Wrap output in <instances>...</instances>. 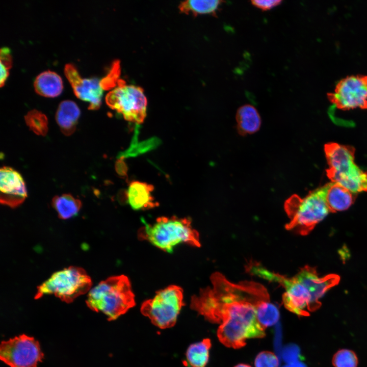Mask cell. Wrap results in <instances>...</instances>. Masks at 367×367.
<instances>
[{"instance_id": "obj_1", "label": "cell", "mask_w": 367, "mask_h": 367, "mask_svg": "<svg viewBox=\"0 0 367 367\" xmlns=\"http://www.w3.org/2000/svg\"><path fill=\"white\" fill-rule=\"evenodd\" d=\"M211 281L212 287L192 297L190 307L208 321L220 324V342L239 349L248 338L264 337L265 329L257 321L254 304L242 281L233 283L219 272L212 275Z\"/></svg>"}, {"instance_id": "obj_2", "label": "cell", "mask_w": 367, "mask_h": 367, "mask_svg": "<svg viewBox=\"0 0 367 367\" xmlns=\"http://www.w3.org/2000/svg\"><path fill=\"white\" fill-rule=\"evenodd\" d=\"M86 304L91 310L102 312L108 320H116L135 305L128 278L119 275L101 281L89 291Z\"/></svg>"}, {"instance_id": "obj_3", "label": "cell", "mask_w": 367, "mask_h": 367, "mask_svg": "<svg viewBox=\"0 0 367 367\" xmlns=\"http://www.w3.org/2000/svg\"><path fill=\"white\" fill-rule=\"evenodd\" d=\"M143 222L138 231L139 239L147 241L167 252H172L174 247L181 243L198 247L201 245L199 234L192 227L189 218L161 217L152 224Z\"/></svg>"}, {"instance_id": "obj_4", "label": "cell", "mask_w": 367, "mask_h": 367, "mask_svg": "<svg viewBox=\"0 0 367 367\" xmlns=\"http://www.w3.org/2000/svg\"><path fill=\"white\" fill-rule=\"evenodd\" d=\"M324 151L329 166L326 174L332 182L341 185L355 194L367 192V172L355 163L353 147L328 143L324 146Z\"/></svg>"}, {"instance_id": "obj_5", "label": "cell", "mask_w": 367, "mask_h": 367, "mask_svg": "<svg viewBox=\"0 0 367 367\" xmlns=\"http://www.w3.org/2000/svg\"><path fill=\"white\" fill-rule=\"evenodd\" d=\"M284 208L290 219L286 229L303 235L309 233L330 212L323 186L310 191L304 198L292 195L285 201Z\"/></svg>"}, {"instance_id": "obj_6", "label": "cell", "mask_w": 367, "mask_h": 367, "mask_svg": "<svg viewBox=\"0 0 367 367\" xmlns=\"http://www.w3.org/2000/svg\"><path fill=\"white\" fill-rule=\"evenodd\" d=\"M92 281L82 268L70 266L54 273L37 287L35 298L54 295L66 303L90 291Z\"/></svg>"}, {"instance_id": "obj_7", "label": "cell", "mask_w": 367, "mask_h": 367, "mask_svg": "<svg viewBox=\"0 0 367 367\" xmlns=\"http://www.w3.org/2000/svg\"><path fill=\"white\" fill-rule=\"evenodd\" d=\"M184 305L182 290L178 286L170 285L158 291L153 298L144 301L141 312L153 324L166 329L175 325Z\"/></svg>"}, {"instance_id": "obj_8", "label": "cell", "mask_w": 367, "mask_h": 367, "mask_svg": "<svg viewBox=\"0 0 367 367\" xmlns=\"http://www.w3.org/2000/svg\"><path fill=\"white\" fill-rule=\"evenodd\" d=\"M106 101L110 108L121 114L128 121L140 124L146 117L147 101L143 89L126 85L121 79L106 95Z\"/></svg>"}, {"instance_id": "obj_9", "label": "cell", "mask_w": 367, "mask_h": 367, "mask_svg": "<svg viewBox=\"0 0 367 367\" xmlns=\"http://www.w3.org/2000/svg\"><path fill=\"white\" fill-rule=\"evenodd\" d=\"M43 356L39 342L25 334L3 341L0 346L1 360L10 367H36Z\"/></svg>"}, {"instance_id": "obj_10", "label": "cell", "mask_w": 367, "mask_h": 367, "mask_svg": "<svg viewBox=\"0 0 367 367\" xmlns=\"http://www.w3.org/2000/svg\"><path fill=\"white\" fill-rule=\"evenodd\" d=\"M327 96L340 110L367 109V75H352L342 78Z\"/></svg>"}, {"instance_id": "obj_11", "label": "cell", "mask_w": 367, "mask_h": 367, "mask_svg": "<svg viewBox=\"0 0 367 367\" xmlns=\"http://www.w3.org/2000/svg\"><path fill=\"white\" fill-rule=\"evenodd\" d=\"M271 281L278 283L285 289L282 301L287 310L301 316H308L309 311H313L309 291L295 276L290 278L274 273Z\"/></svg>"}, {"instance_id": "obj_12", "label": "cell", "mask_w": 367, "mask_h": 367, "mask_svg": "<svg viewBox=\"0 0 367 367\" xmlns=\"http://www.w3.org/2000/svg\"><path fill=\"white\" fill-rule=\"evenodd\" d=\"M64 72L76 96L89 102V110L98 109L101 103L103 91L100 85V80L95 77L82 78L75 66L71 63L65 65Z\"/></svg>"}, {"instance_id": "obj_13", "label": "cell", "mask_w": 367, "mask_h": 367, "mask_svg": "<svg viewBox=\"0 0 367 367\" xmlns=\"http://www.w3.org/2000/svg\"><path fill=\"white\" fill-rule=\"evenodd\" d=\"M1 203L14 208L21 204L28 196L24 179L11 167L4 166L0 171Z\"/></svg>"}, {"instance_id": "obj_14", "label": "cell", "mask_w": 367, "mask_h": 367, "mask_svg": "<svg viewBox=\"0 0 367 367\" xmlns=\"http://www.w3.org/2000/svg\"><path fill=\"white\" fill-rule=\"evenodd\" d=\"M295 277L309 291L313 310L320 306L319 299L328 290L337 284L339 281V277L336 274L320 277L316 269L308 266L302 268Z\"/></svg>"}, {"instance_id": "obj_15", "label": "cell", "mask_w": 367, "mask_h": 367, "mask_svg": "<svg viewBox=\"0 0 367 367\" xmlns=\"http://www.w3.org/2000/svg\"><path fill=\"white\" fill-rule=\"evenodd\" d=\"M154 187L151 185L140 181H133L128 186L125 194L127 202L135 210H144L159 206V203L154 201L151 193Z\"/></svg>"}, {"instance_id": "obj_16", "label": "cell", "mask_w": 367, "mask_h": 367, "mask_svg": "<svg viewBox=\"0 0 367 367\" xmlns=\"http://www.w3.org/2000/svg\"><path fill=\"white\" fill-rule=\"evenodd\" d=\"M323 187L325 201L330 212L346 210L354 201L355 193L339 184L332 182Z\"/></svg>"}, {"instance_id": "obj_17", "label": "cell", "mask_w": 367, "mask_h": 367, "mask_svg": "<svg viewBox=\"0 0 367 367\" xmlns=\"http://www.w3.org/2000/svg\"><path fill=\"white\" fill-rule=\"evenodd\" d=\"M80 114V110L74 101L65 100L60 103L56 120L64 135L70 136L74 132Z\"/></svg>"}, {"instance_id": "obj_18", "label": "cell", "mask_w": 367, "mask_h": 367, "mask_svg": "<svg viewBox=\"0 0 367 367\" xmlns=\"http://www.w3.org/2000/svg\"><path fill=\"white\" fill-rule=\"evenodd\" d=\"M237 129L241 136L253 134L260 128L261 120L257 109L252 105L244 104L237 111Z\"/></svg>"}, {"instance_id": "obj_19", "label": "cell", "mask_w": 367, "mask_h": 367, "mask_svg": "<svg viewBox=\"0 0 367 367\" xmlns=\"http://www.w3.org/2000/svg\"><path fill=\"white\" fill-rule=\"evenodd\" d=\"M34 86L37 94L46 97L58 96L63 88L61 76L50 70L44 71L38 74L35 80Z\"/></svg>"}, {"instance_id": "obj_20", "label": "cell", "mask_w": 367, "mask_h": 367, "mask_svg": "<svg viewBox=\"0 0 367 367\" xmlns=\"http://www.w3.org/2000/svg\"><path fill=\"white\" fill-rule=\"evenodd\" d=\"M52 205L58 217L66 220L77 215L81 208L82 202L70 194H63L55 196L52 200Z\"/></svg>"}, {"instance_id": "obj_21", "label": "cell", "mask_w": 367, "mask_h": 367, "mask_svg": "<svg viewBox=\"0 0 367 367\" xmlns=\"http://www.w3.org/2000/svg\"><path fill=\"white\" fill-rule=\"evenodd\" d=\"M211 345L209 338L191 344L186 352V359L190 365L192 367H205L208 361Z\"/></svg>"}, {"instance_id": "obj_22", "label": "cell", "mask_w": 367, "mask_h": 367, "mask_svg": "<svg viewBox=\"0 0 367 367\" xmlns=\"http://www.w3.org/2000/svg\"><path fill=\"white\" fill-rule=\"evenodd\" d=\"M223 2L217 0H189L182 2L179 6L181 12L194 15L211 14L216 15L217 10Z\"/></svg>"}, {"instance_id": "obj_23", "label": "cell", "mask_w": 367, "mask_h": 367, "mask_svg": "<svg viewBox=\"0 0 367 367\" xmlns=\"http://www.w3.org/2000/svg\"><path fill=\"white\" fill-rule=\"evenodd\" d=\"M24 120L30 130L38 135L44 136L48 132V120L45 114L37 110L30 111Z\"/></svg>"}, {"instance_id": "obj_24", "label": "cell", "mask_w": 367, "mask_h": 367, "mask_svg": "<svg viewBox=\"0 0 367 367\" xmlns=\"http://www.w3.org/2000/svg\"><path fill=\"white\" fill-rule=\"evenodd\" d=\"M138 134V130L136 129L130 147L124 152L120 153L118 155V158L123 157L125 158L141 154L154 149L160 143V140L154 137L138 143L137 142Z\"/></svg>"}, {"instance_id": "obj_25", "label": "cell", "mask_w": 367, "mask_h": 367, "mask_svg": "<svg viewBox=\"0 0 367 367\" xmlns=\"http://www.w3.org/2000/svg\"><path fill=\"white\" fill-rule=\"evenodd\" d=\"M332 363L334 367H357L358 359L352 351L342 349L335 354Z\"/></svg>"}, {"instance_id": "obj_26", "label": "cell", "mask_w": 367, "mask_h": 367, "mask_svg": "<svg viewBox=\"0 0 367 367\" xmlns=\"http://www.w3.org/2000/svg\"><path fill=\"white\" fill-rule=\"evenodd\" d=\"M120 73V64L118 61L113 62L111 70L106 76L100 81L103 90H110L117 86Z\"/></svg>"}, {"instance_id": "obj_27", "label": "cell", "mask_w": 367, "mask_h": 367, "mask_svg": "<svg viewBox=\"0 0 367 367\" xmlns=\"http://www.w3.org/2000/svg\"><path fill=\"white\" fill-rule=\"evenodd\" d=\"M1 87L4 86L9 75V70L12 66V59L10 49L6 47L1 49Z\"/></svg>"}, {"instance_id": "obj_28", "label": "cell", "mask_w": 367, "mask_h": 367, "mask_svg": "<svg viewBox=\"0 0 367 367\" xmlns=\"http://www.w3.org/2000/svg\"><path fill=\"white\" fill-rule=\"evenodd\" d=\"M254 364L255 367H278L279 361L273 352L263 351L256 356Z\"/></svg>"}, {"instance_id": "obj_29", "label": "cell", "mask_w": 367, "mask_h": 367, "mask_svg": "<svg viewBox=\"0 0 367 367\" xmlns=\"http://www.w3.org/2000/svg\"><path fill=\"white\" fill-rule=\"evenodd\" d=\"M300 350L299 347L293 344L286 345L281 352V357L286 364L299 361Z\"/></svg>"}, {"instance_id": "obj_30", "label": "cell", "mask_w": 367, "mask_h": 367, "mask_svg": "<svg viewBox=\"0 0 367 367\" xmlns=\"http://www.w3.org/2000/svg\"><path fill=\"white\" fill-rule=\"evenodd\" d=\"M251 3L255 7L263 11H267L280 5L282 1L278 0H256L252 1Z\"/></svg>"}, {"instance_id": "obj_31", "label": "cell", "mask_w": 367, "mask_h": 367, "mask_svg": "<svg viewBox=\"0 0 367 367\" xmlns=\"http://www.w3.org/2000/svg\"><path fill=\"white\" fill-rule=\"evenodd\" d=\"M124 158L119 157L117 160L115 164V170L117 174L122 177L127 175V167L124 161Z\"/></svg>"}, {"instance_id": "obj_32", "label": "cell", "mask_w": 367, "mask_h": 367, "mask_svg": "<svg viewBox=\"0 0 367 367\" xmlns=\"http://www.w3.org/2000/svg\"><path fill=\"white\" fill-rule=\"evenodd\" d=\"M282 367H306L305 364L303 362L298 361L291 363H288Z\"/></svg>"}, {"instance_id": "obj_33", "label": "cell", "mask_w": 367, "mask_h": 367, "mask_svg": "<svg viewBox=\"0 0 367 367\" xmlns=\"http://www.w3.org/2000/svg\"><path fill=\"white\" fill-rule=\"evenodd\" d=\"M234 367H251V366L250 365L246 364L241 363V364H239L235 365Z\"/></svg>"}]
</instances>
